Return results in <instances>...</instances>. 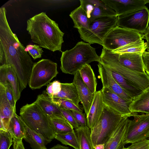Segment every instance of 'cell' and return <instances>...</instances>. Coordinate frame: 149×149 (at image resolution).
<instances>
[{
	"instance_id": "36",
	"label": "cell",
	"mask_w": 149,
	"mask_h": 149,
	"mask_svg": "<svg viewBox=\"0 0 149 149\" xmlns=\"http://www.w3.org/2000/svg\"><path fill=\"white\" fill-rule=\"evenodd\" d=\"M25 50L34 60L41 58L43 52L41 47L37 44L27 45Z\"/></svg>"
},
{
	"instance_id": "39",
	"label": "cell",
	"mask_w": 149,
	"mask_h": 149,
	"mask_svg": "<svg viewBox=\"0 0 149 149\" xmlns=\"http://www.w3.org/2000/svg\"><path fill=\"white\" fill-rule=\"evenodd\" d=\"M72 114L79 127L87 126L86 115L83 113L74 111H71Z\"/></svg>"
},
{
	"instance_id": "30",
	"label": "cell",
	"mask_w": 149,
	"mask_h": 149,
	"mask_svg": "<svg viewBox=\"0 0 149 149\" xmlns=\"http://www.w3.org/2000/svg\"><path fill=\"white\" fill-rule=\"evenodd\" d=\"M75 131L77 136L80 149H95L91 138V129L87 126L79 127Z\"/></svg>"
},
{
	"instance_id": "19",
	"label": "cell",
	"mask_w": 149,
	"mask_h": 149,
	"mask_svg": "<svg viewBox=\"0 0 149 149\" xmlns=\"http://www.w3.org/2000/svg\"><path fill=\"white\" fill-rule=\"evenodd\" d=\"M35 101L51 119H65L60 107L52 101V98L48 95L45 91L38 95Z\"/></svg>"
},
{
	"instance_id": "16",
	"label": "cell",
	"mask_w": 149,
	"mask_h": 149,
	"mask_svg": "<svg viewBox=\"0 0 149 149\" xmlns=\"http://www.w3.org/2000/svg\"><path fill=\"white\" fill-rule=\"evenodd\" d=\"M130 120L127 117L123 118L105 143L104 149H121L124 147Z\"/></svg>"
},
{
	"instance_id": "10",
	"label": "cell",
	"mask_w": 149,
	"mask_h": 149,
	"mask_svg": "<svg viewBox=\"0 0 149 149\" xmlns=\"http://www.w3.org/2000/svg\"><path fill=\"white\" fill-rule=\"evenodd\" d=\"M143 38L141 34L137 32L117 26L106 36L102 46L105 49L113 51Z\"/></svg>"
},
{
	"instance_id": "11",
	"label": "cell",
	"mask_w": 149,
	"mask_h": 149,
	"mask_svg": "<svg viewBox=\"0 0 149 149\" xmlns=\"http://www.w3.org/2000/svg\"><path fill=\"white\" fill-rule=\"evenodd\" d=\"M130 120L125 141V144L138 142L149 136V114H135Z\"/></svg>"
},
{
	"instance_id": "6",
	"label": "cell",
	"mask_w": 149,
	"mask_h": 149,
	"mask_svg": "<svg viewBox=\"0 0 149 149\" xmlns=\"http://www.w3.org/2000/svg\"><path fill=\"white\" fill-rule=\"evenodd\" d=\"M100 57L99 63L116 71L137 89L143 92L149 87V75L146 72L134 71L123 66L104 48Z\"/></svg>"
},
{
	"instance_id": "1",
	"label": "cell",
	"mask_w": 149,
	"mask_h": 149,
	"mask_svg": "<svg viewBox=\"0 0 149 149\" xmlns=\"http://www.w3.org/2000/svg\"><path fill=\"white\" fill-rule=\"evenodd\" d=\"M6 12L5 7L0 8V66L13 67L23 90L29 84L34 63L25 47L11 30Z\"/></svg>"
},
{
	"instance_id": "44",
	"label": "cell",
	"mask_w": 149,
	"mask_h": 149,
	"mask_svg": "<svg viewBox=\"0 0 149 149\" xmlns=\"http://www.w3.org/2000/svg\"><path fill=\"white\" fill-rule=\"evenodd\" d=\"M146 40V44L147 48L149 47V27L147 29L146 32L144 34L143 36Z\"/></svg>"
},
{
	"instance_id": "32",
	"label": "cell",
	"mask_w": 149,
	"mask_h": 149,
	"mask_svg": "<svg viewBox=\"0 0 149 149\" xmlns=\"http://www.w3.org/2000/svg\"><path fill=\"white\" fill-rule=\"evenodd\" d=\"M55 139L65 145H69L75 149H80L79 141L75 131L56 134Z\"/></svg>"
},
{
	"instance_id": "23",
	"label": "cell",
	"mask_w": 149,
	"mask_h": 149,
	"mask_svg": "<svg viewBox=\"0 0 149 149\" xmlns=\"http://www.w3.org/2000/svg\"><path fill=\"white\" fill-rule=\"evenodd\" d=\"M129 108L132 113L142 112L149 114V87L134 98Z\"/></svg>"
},
{
	"instance_id": "21",
	"label": "cell",
	"mask_w": 149,
	"mask_h": 149,
	"mask_svg": "<svg viewBox=\"0 0 149 149\" xmlns=\"http://www.w3.org/2000/svg\"><path fill=\"white\" fill-rule=\"evenodd\" d=\"M16 113V109L12 107L7 98L4 86L0 84V122L7 126Z\"/></svg>"
},
{
	"instance_id": "8",
	"label": "cell",
	"mask_w": 149,
	"mask_h": 149,
	"mask_svg": "<svg viewBox=\"0 0 149 149\" xmlns=\"http://www.w3.org/2000/svg\"><path fill=\"white\" fill-rule=\"evenodd\" d=\"M57 66L56 63L48 59L34 63L28 84L30 88L38 89L50 83L58 73Z\"/></svg>"
},
{
	"instance_id": "4",
	"label": "cell",
	"mask_w": 149,
	"mask_h": 149,
	"mask_svg": "<svg viewBox=\"0 0 149 149\" xmlns=\"http://www.w3.org/2000/svg\"><path fill=\"white\" fill-rule=\"evenodd\" d=\"M19 115L25 124L31 129L51 141L55 139L56 133L51 118L35 101L22 107Z\"/></svg>"
},
{
	"instance_id": "18",
	"label": "cell",
	"mask_w": 149,
	"mask_h": 149,
	"mask_svg": "<svg viewBox=\"0 0 149 149\" xmlns=\"http://www.w3.org/2000/svg\"><path fill=\"white\" fill-rule=\"evenodd\" d=\"M72 83L77 88L80 101L87 116L89 113L95 94L92 93L84 83L79 71L74 75Z\"/></svg>"
},
{
	"instance_id": "7",
	"label": "cell",
	"mask_w": 149,
	"mask_h": 149,
	"mask_svg": "<svg viewBox=\"0 0 149 149\" xmlns=\"http://www.w3.org/2000/svg\"><path fill=\"white\" fill-rule=\"evenodd\" d=\"M117 16L98 18L91 22L88 29L78 31L84 41L91 44L97 43L102 46L106 36L117 26Z\"/></svg>"
},
{
	"instance_id": "47",
	"label": "cell",
	"mask_w": 149,
	"mask_h": 149,
	"mask_svg": "<svg viewBox=\"0 0 149 149\" xmlns=\"http://www.w3.org/2000/svg\"><path fill=\"white\" fill-rule=\"evenodd\" d=\"M144 1L146 4L147 3H149V0H144Z\"/></svg>"
},
{
	"instance_id": "14",
	"label": "cell",
	"mask_w": 149,
	"mask_h": 149,
	"mask_svg": "<svg viewBox=\"0 0 149 149\" xmlns=\"http://www.w3.org/2000/svg\"><path fill=\"white\" fill-rule=\"evenodd\" d=\"M7 84L11 85L16 103L20 97L23 90L13 67L10 65H4L0 66V84L4 85Z\"/></svg>"
},
{
	"instance_id": "49",
	"label": "cell",
	"mask_w": 149,
	"mask_h": 149,
	"mask_svg": "<svg viewBox=\"0 0 149 149\" xmlns=\"http://www.w3.org/2000/svg\"><path fill=\"white\" fill-rule=\"evenodd\" d=\"M121 149H128V148H125L123 147Z\"/></svg>"
},
{
	"instance_id": "12",
	"label": "cell",
	"mask_w": 149,
	"mask_h": 149,
	"mask_svg": "<svg viewBox=\"0 0 149 149\" xmlns=\"http://www.w3.org/2000/svg\"><path fill=\"white\" fill-rule=\"evenodd\" d=\"M101 90L104 104L110 108L123 116L129 117L136 114L130 111L129 107L131 103L127 102L107 87H102Z\"/></svg>"
},
{
	"instance_id": "48",
	"label": "cell",
	"mask_w": 149,
	"mask_h": 149,
	"mask_svg": "<svg viewBox=\"0 0 149 149\" xmlns=\"http://www.w3.org/2000/svg\"><path fill=\"white\" fill-rule=\"evenodd\" d=\"M146 49H147V52H149V47H148Z\"/></svg>"
},
{
	"instance_id": "45",
	"label": "cell",
	"mask_w": 149,
	"mask_h": 149,
	"mask_svg": "<svg viewBox=\"0 0 149 149\" xmlns=\"http://www.w3.org/2000/svg\"><path fill=\"white\" fill-rule=\"evenodd\" d=\"M49 149H70L68 147H66L60 144H57Z\"/></svg>"
},
{
	"instance_id": "38",
	"label": "cell",
	"mask_w": 149,
	"mask_h": 149,
	"mask_svg": "<svg viewBox=\"0 0 149 149\" xmlns=\"http://www.w3.org/2000/svg\"><path fill=\"white\" fill-rule=\"evenodd\" d=\"M60 108L62 113L65 119L70 123L75 129L79 128V126L76 121L71 111L61 107H60Z\"/></svg>"
},
{
	"instance_id": "25",
	"label": "cell",
	"mask_w": 149,
	"mask_h": 149,
	"mask_svg": "<svg viewBox=\"0 0 149 149\" xmlns=\"http://www.w3.org/2000/svg\"><path fill=\"white\" fill-rule=\"evenodd\" d=\"M69 16L74 22V28L78 30L88 28L91 22L86 11L81 5L71 12Z\"/></svg>"
},
{
	"instance_id": "24",
	"label": "cell",
	"mask_w": 149,
	"mask_h": 149,
	"mask_svg": "<svg viewBox=\"0 0 149 149\" xmlns=\"http://www.w3.org/2000/svg\"><path fill=\"white\" fill-rule=\"evenodd\" d=\"M24 124L26 133L23 139L30 144L31 147L33 149H47L46 146L51 141L31 129Z\"/></svg>"
},
{
	"instance_id": "13",
	"label": "cell",
	"mask_w": 149,
	"mask_h": 149,
	"mask_svg": "<svg viewBox=\"0 0 149 149\" xmlns=\"http://www.w3.org/2000/svg\"><path fill=\"white\" fill-rule=\"evenodd\" d=\"M107 50L108 53L123 66L134 71L146 72L142 57L143 53L117 54Z\"/></svg>"
},
{
	"instance_id": "27",
	"label": "cell",
	"mask_w": 149,
	"mask_h": 149,
	"mask_svg": "<svg viewBox=\"0 0 149 149\" xmlns=\"http://www.w3.org/2000/svg\"><path fill=\"white\" fill-rule=\"evenodd\" d=\"M61 91L52 97L69 100L76 104L79 105V103L80 101L75 85L72 82L61 83Z\"/></svg>"
},
{
	"instance_id": "22",
	"label": "cell",
	"mask_w": 149,
	"mask_h": 149,
	"mask_svg": "<svg viewBox=\"0 0 149 149\" xmlns=\"http://www.w3.org/2000/svg\"><path fill=\"white\" fill-rule=\"evenodd\" d=\"M94 5L89 19L92 22L96 19L105 17L117 16L115 12L101 0H87Z\"/></svg>"
},
{
	"instance_id": "20",
	"label": "cell",
	"mask_w": 149,
	"mask_h": 149,
	"mask_svg": "<svg viewBox=\"0 0 149 149\" xmlns=\"http://www.w3.org/2000/svg\"><path fill=\"white\" fill-rule=\"evenodd\" d=\"M104 104L101 90L96 91L88 115L87 126L90 129L97 123L102 112Z\"/></svg>"
},
{
	"instance_id": "34",
	"label": "cell",
	"mask_w": 149,
	"mask_h": 149,
	"mask_svg": "<svg viewBox=\"0 0 149 149\" xmlns=\"http://www.w3.org/2000/svg\"><path fill=\"white\" fill-rule=\"evenodd\" d=\"M52 101L60 107L83 113V109L79 105H77L69 100L55 97L51 98Z\"/></svg>"
},
{
	"instance_id": "46",
	"label": "cell",
	"mask_w": 149,
	"mask_h": 149,
	"mask_svg": "<svg viewBox=\"0 0 149 149\" xmlns=\"http://www.w3.org/2000/svg\"><path fill=\"white\" fill-rule=\"evenodd\" d=\"M105 144H97L95 145L94 147L95 149H104Z\"/></svg>"
},
{
	"instance_id": "3",
	"label": "cell",
	"mask_w": 149,
	"mask_h": 149,
	"mask_svg": "<svg viewBox=\"0 0 149 149\" xmlns=\"http://www.w3.org/2000/svg\"><path fill=\"white\" fill-rule=\"evenodd\" d=\"M100 59L95 48L81 41L72 49L62 52L60 68L64 73L74 75L84 66L93 61L99 63Z\"/></svg>"
},
{
	"instance_id": "9",
	"label": "cell",
	"mask_w": 149,
	"mask_h": 149,
	"mask_svg": "<svg viewBox=\"0 0 149 149\" xmlns=\"http://www.w3.org/2000/svg\"><path fill=\"white\" fill-rule=\"evenodd\" d=\"M149 10L145 7L117 16V26L144 34L149 27Z\"/></svg>"
},
{
	"instance_id": "5",
	"label": "cell",
	"mask_w": 149,
	"mask_h": 149,
	"mask_svg": "<svg viewBox=\"0 0 149 149\" xmlns=\"http://www.w3.org/2000/svg\"><path fill=\"white\" fill-rule=\"evenodd\" d=\"M124 117L104 104L98 123L91 129L93 146L105 144Z\"/></svg>"
},
{
	"instance_id": "17",
	"label": "cell",
	"mask_w": 149,
	"mask_h": 149,
	"mask_svg": "<svg viewBox=\"0 0 149 149\" xmlns=\"http://www.w3.org/2000/svg\"><path fill=\"white\" fill-rule=\"evenodd\" d=\"M114 10L117 16L143 8L144 0H102Z\"/></svg>"
},
{
	"instance_id": "40",
	"label": "cell",
	"mask_w": 149,
	"mask_h": 149,
	"mask_svg": "<svg viewBox=\"0 0 149 149\" xmlns=\"http://www.w3.org/2000/svg\"><path fill=\"white\" fill-rule=\"evenodd\" d=\"M5 90L6 96L8 100L12 107L16 109V104L15 102L13 89L11 85L9 84H7L3 85Z\"/></svg>"
},
{
	"instance_id": "15",
	"label": "cell",
	"mask_w": 149,
	"mask_h": 149,
	"mask_svg": "<svg viewBox=\"0 0 149 149\" xmlns=\"http://www.w3.org/2000/svg\"><path fill=\"white\" fill-rule=\"evenodd\" d=\"M97 66L102 87L109 88L127 102L131 103L133 98L126 93L117 83L109 69L100 63Z\"/></svg>"
},
{
	"instance_id": "41",
	"label": "cell",
	"mask_w": 149,
	"mask_h": 149,
	"mask_svg": "<svg viewBox=\"0 0 149 149\" xmlns=\"http://www.w3.org/2000/svg\"><path fill=\"white\" fill-rule=\"evenodd\" d=\"M127 148L129 149H149V140L146 139L132 143Z\"/></svg>"
},
{
	"instance_id": "2",
	"label": "cell",
	"mask_w": 149,
	"mask_h": 149,
	"mask_svg": "<svg viewBox=\"0 0 149 149\" xmlns=\"http://www.w3.org/2000/svg\"><path fill=\"white\" fill-rule=\"evenodd\" d=\"M26 30L34 43L53 52H62L64 33L45 12L36 14L28 19Z\"/></svg>"
},
{
	"instance_id": "35",
	"label": "cell",
	"mask_w": 149,
	"mask_h": 149,
	"mask_svg": "<svg viewBox=\"0 0 149 149\" xmlns=\"http://www.w3.org/2000/svg\"><path fill=\"white\" fill-rule=\"evenodd\" d=\"M13 143V138L9 132L0 130V149H9Z\"/></svg>"
},
{
	"instance_id": "33",
	"label": "cell",
	"mask_w": 149,
	"mask_h": 149,
	"mask_svg": "<svg viewBox=\"0 0 149 149\" xmlns=\"http://www.w3.org/2000/svg\"><path fill=\"white\" fill-rule=\"evenodd\" d=\"M53 130L56 134L65 133L74 130V127L65 119H51Z\"/></svg>"
},
{
	"instance_id": "42",
	"label": "cell",
	"mask_w": 149,
	"mask_h": 149,
	"mask_svg": "<svg viewBox=\"0 0 149 149\" xmlns=\"http://www.w3.org/2000/svg\"><path fill=\"white\" fill-rule=\"evenodd\" d=\"M142 57L145 71L149 75V52L145 51L143 53Z\"/></svg>"
},
{
	"instance_id": "28",
	"label": "cell",
	"mask_w": 149,
	"mask_h": 149,
	"mask_svg": "<svg viewBox=\"0 0 149 149\" xmlns=\"http://www.w3.org/2000/svg\"><path fill=\"white\" fill-rule=\"evenodd\" d=\"M105 66L110 71L113 77L117 83L126 93L133 99L143 92L134 87L126 79L116 71L110 68Z\"/></svg>"
},
{
	"instance_id": "43",
	"label": "cell",
	"mask_w": 149,
	"mask_h": 149,
	"mask_svg": "<svg viewBox=\"0 0 149 149\" xmlns=\"http://www.w3.org/2000/svg\"><path fill=\"white\" fill-rule=\"evenodd\" d=\"M22 140L13 138V149H25Z\"/></svg>"
},
{
	"instance_id": "37",
	"label": "cell",
	"mask_w": 149,
	"mask_h": 149,
	"mask_svg": "<svg viewBox=\"0 0 149 149\" xmlns=\"http://www.w3.org/2000/svg\"><path fill=\"white\" fill-rule=\"evenodd\" d=\"M61 83L59 81L55 80L47 85L46 91L50 97H53L61 91Z\"/></svg>"
},
{
	"instance_id": "26",
	"label": "cell",
	"mask_w": 149,
	"mask_h": 149,
	"mask_svg": "<svg viewBox=\"0 0 149 149\" xmlns=\"http://www.w3.org/2000/svg\"><path fill=\"white\" fill-rule=\"evenodd\" d=\"M7 130L13 138L18 139H24L26 133L24 123L19 116L16 113L11 118Z\"/></svg>"
},
{
	"instance_id": "31",
	"label": "cell",
	"mask_w": 149,
	"mask_h": 149,
	"mask_svg": "<svg viewBox=\"0 0 149 149\" xmlns=\"http://www.w3.org/2000/svg\"><path fill=\"white\" fill-rule=\"evenodd\" d=\"M146 42L143 39L132 42L113 51L114 53L122 54L125 53H143L147 49Z\"/></svg>"
},
{
	"instance_id": "50",
	"label": "cell",
	"mask_w": 149,
	"mask_h": 149,
	"mask_svg": "<svg viewBox=\"0 0 149 149\" xmlns=\"http://www.w3.org/2000/svg\"><path fill=\"white\" fill-rule=\"evenodd\" d=\"M148 138H149V137H148Z\"/></svg>"
},
{
	"instance_id": "29",
	"label": "cell",
	"mask_w": 149,
	"mask_h": 149,
	"mask_svg": "<svg viewBox=\"0 0 149 149\" xmlns=\"http://www.w3.org/2000/svg\"><path fill=\"white\" fill-rule=\"evenodd\" d=\"M82 79L91 92L95 94L96 92L97 81L93 69L89 64H87L79 71Z\"/></svg>"
}]
</instances>
